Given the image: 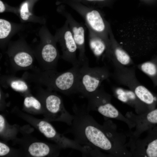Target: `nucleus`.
<instances>
[{
	"mask_svg": "<svg viewBox=\"0 0 157 157\" xmlns=\"http://www.w3.org/2000/svg\"><path fill=\"white\" fill-rule=\"evenodd\" d=\"M72 110L74 118L69 131L78 143L102 150L110 156H132L125 146L124 136L117 132L110 120H106L101 125L89 114L87 108L74 105Z\"/></svg>",
	"mask_w": 157,
	"mask_h": 157,
	"instance_id": "1",
	"label": "nucleus"
},
{
	"mask_svg": "<svg viewBox=\"0 0 157 157\" xmlns=\"http://www.w3.org/2000/svg\"><path fill=\"white\" fill-rule=\"evenodd\" d=\"M118 34V42L132 58L144 56L149 46V27L144 17L134 18L122 23Z\"/></svg>",
	"mask_w": 157,
	"mask_h": 157,
	"instance_id": "2",
	"label": "nucleus"
},
{
	"mask_svg": "<svg viewBox=\"0 0 157 157\" xmlns=\"http://www.w3.org/2000/svg\"><path fill=\"white\" fill-rule=\"evenodd\" d=\"M65 2L82 17L88 30L110 45L109 32L111 27L100 10L88 6L75 0H65Z\"/></svg>",
	"mask_w": 157,
	"mask_h": 157,
	"instance_id": "3",
	"label": "nucleus"
},
{
	"mask_svg": "<svg viewBox=\"0 0 157 157\" xmlns=\"http://www.w3.org/2000/svg\"><path fill=\"white\" fill-rule=\"evenodd\" d=\"M114 68L111 76L116 82L129 88L150 110L154 109L156 98L138 80L135 67L119 66Z\"/></svg>",
	"mask_w": 157,
	"mask_h": 157,
	"instance_id": "4",
	"label": "nucleus"
},
{
	"mask_svg": "<svg viewBox=\"0 0 157 157\" xmlns=\"http://www.w3.org/2000/svg\"><path fill=\"white\" fill-rule=\"evenodd\" d=\"M106 66L90 67L89 63L81 65L77 85V93L86 98L101 87L102 82L111 76Z\"/></svg>",
	"mask_w": 157,
	"mask_h": 157,
	"instance_id": "5",
	"label": "nucleus"
},
{
	"mask_svg": "<svg viewBox=\"0 0 157 157\" xmlns=\"http://www.w3.org/2000/svg\"><path fill=\"white\" fill-rule=\"evenodd\" d=\"M81 65L73 66L70 69L63 72H58L55 69L46 71V82L43 83L49 90L60 92L66 95L77 93V85Z\"/></svg>",
	"mask_w": 157,
	"mask_h": 157,
	"instance_id": "6",
	"label": "nucleus"
},
{
	"mask_svg": "<svg viewBox=\"0 0 157 157\" xmlns=\"http://www.w3.org/2000/svg\"><path fill=\"white\" fill-rule=\"evenodd\" d=\"M87 110L99 112L107 118L114 119L123 121L131 129L134 127L133 122L124 116L112 104L111 97L101 87L89 96Z\"/></svg>",
	"mask_w": 157,
	"mask_h": 157,
	"instance_id": "7",
	"label": "nucleus"
},
{
	"mask_svg": "<svg viewBox=\"0 0 157 157\" xmlns=\"http://www.w3.org/2000/svg\"><path fill=\"white\" fill-rule=\"evenodd\" d=\"M49 90L45 99L47 117L48 120L64 122L69 126L72 124L74 116L65 109L61 97Z\"/></svg>",
	"mask_w": 157,
	"mask_h": 157,
	"instance_id": "8",
	"label": "nucleus"
},
{
	"mask_svg": "<svg viewBox=\"0 0 157 157\" xmlns=\"http://www.w3.org/2000/svg\"><path fill=\"white\" fill-rule=\"evenodd\" d=\"M56 39L59 41L61 46L62 58L73 66L80 65L76 56L77 47L67 21L58 32Z\"/></svg>",
	"mask_w": 157,
	"mask_h": 157,
	"instance_id": "9",
	"label": "nucleus"
},
{
	"mask_svg": "<svg viewBox=\"0 0 157 157\" xmlns=\"http://www.w3.org/2000/svg\"><path fill=\"white\" fill-rule=\"evenodd\" d=\"M148 131L147 136L144 139H131L130 144L133 156L157 157V126Z\"/></svg>",
	"mask_w": 157,
	"mask_h": 157,
	"instance_id": "10",
	"label": "nucleus"
},
{
	"mask_svg": "<svg viewBox=\"0 0 157 157\" xmlns=\"http://www.w3.org/2000/svg\"><path fill=\"white\" fill-rule=\"evenodd\" d=\"M62 13L67 19L69 27L79 51L78 60L80 65L89 63L85 53V28L82 23L76 21L69 13L64 10Z\"/></svg>",
	"mask_w": 157,
	"mask_h": 157,
	"instance_id": "11",
	"label": "nucleus"
},
{
	"mask_svg": "<svg viewBox=\"0 0 157 157\" xmlns=\"http://www.w3.org/2000/svg\"><path fill=\"white\" fill-rule=\"evenodd\" d=\"M126 117L133 122L135 127L131 138L137 139L144 132L149 130L157 124V108L137 115L128 112Z\"/></svg>",
	"mask_w": 157,
	"mask_h": 157,
	"instance_id": "12",
	"label": "nucleus"
},
{
	"mask_svg": "<svg viewBox=\"0 0 157 157\" xmlns=\"http://www.w3.org/2000/svg\"><path fill=\"white\" fill-rule=\"evenodd\" d=\"M109 37L110 46L106 57L111 61L114 67L133 65L134 63L132 58L115 38L111 28Z\"/></svg>",
	"mask_w": 157,
	"mask_h": 157,
	"instance_id": "13",
	"label": "nucleus"
},
{
	"mask_svg": "<svg viewBox=\"0 0 157 157\" xmlns=\"http://www.w3.org/2000/svg\"><path fill=\"white\" fill-rule=\"evenodd\" d=\"M112 91L114 95L118 99L134 108L137 111H144L146 112L150 110L148 106L130 89L113 87Z\"/></svg>",
	"mask_w": 157,
	"mask_h": 157,
	"instance_id": "14",
	"label": "nucleus"
},
{
	"mask_svg": "<svg viewBox=\"0 0 157 157\" xmlns=\"http://www.w3.org/2000/svg\"><path fill=\"white\" fill-rule=\"evenodd\" d=\"M50 40L42 47L41 51L42 63L46 65L47 70L55 69L59 55L55 42Z\"/></svg>",
	"mask_w": 157,
	"mask_h": 157,
	"instance_id": "15",
	"label": "nucleus"
},
{
	"mask_svg": "<svg viewBox=\"0 0 157 157\" xmlns=\"http://www.w3.org/2000/svg\"><path fill=\"white\" fill-rule=\"evenodd\" d=\"M60 149L58 145L51 147L43 142H36L29 145L28 151L31 156L35 157H42L49 155L57 156Z\"/></svg>",
	"mask_w": 157,
	"mask_h": 157,
	"instance_id": "16",
	"label": "nucleus"
},
{
	"mask_svg": "<svg viewBox=\"0 0 157 157\" xmlns=\"http://www.w3.org/2000/svg\"><path fill=\"white\" fill-rule=\"evenodd\" d=\"M88 30L89 46L94 55L97 58H99L104 54L106 56L110 46L91 30Z\"/></svg>",
	"mask_w": 157,
	"mask_h": 157,
	"instance_id": "17",
	"label": "nucleus"
},
{
	"mask_svg": "<svg viewBox=\"0 0 157 157\" xmlns=\"http://www.w3.org/2000/svg\"><path fill=\"white\" fill-rule=\"evenodd\" d=\"M11 62L16 68L25 69L31 67L33 58L28 52L21 51L16 53L12 58Z\"/></svg>",
	"mask_w": 157,
	"mask_h": 157,
	"instance_id": "18",
	"label": "nucleus"
},
{
	"mask_svg": "<svg viewBox=\"0 0 157 157\" xmlns=\"http://www.w3.org/2000/svg\"><path fill=\"white\" fill-rule=\"evenodd\" d=\"M137 68L144 73L156 80L157 77V65L154 62L147 61L138 64Z\"/></svg>",
	"mask_w": 157,
	"mask_h": 157,
	"instance_id": "19",
	"label": "nucleus"
},
{
	"mask_svg": "<svg viewBox=\"0 0 157 157\" xmlns=\"http://www.w3.org/2000/svg\"><path fill=\"white\" fill-rule=\"evenodd\" d=\"M24 108L28 111L38 112L40 111L42 105L40 102L35 97L31 96L26 97L24 101Z\"/></svg>",
	"mask_w": 157,
	"mask_h": 157,
	"instance_id": "20",
	"label": "nucleus"
},
{
	"mask_svg": "<svg viewBox=\"0 0 157 157\" xmlns=\"http://www.w3.org/2000/svg\"><path fill=\"white\" fill-rule=\"evenodd\" d=\"M8 85L15 91L21 92H25L29 90L26 83L21 79L13 78L9 80Z\"/></svg>",
	"mask_w": 157,
	"mask_h": 157,
	"instance_id": "21",
	"label": "nucleus"
},
{
	"mask_svg": "<svg viewBox=\"0 0 157 157\" xmlns=\"http://www.w3.org/2000/svg\"><path fill=\"white\" fill-rule=\"evenodd\" d=\"M11 30V25L8 21L4 19H0V39H2L7 38Z\"/></svg>",
	"mask_w": 157,
	"mask_h": 157,
	"instance_id": "22",
	"label": "nucleus"
},
{
	"mask_svg": "<svg viewBox=\"0 0 157 157\" xmlns=\"http://www.w3.org/2000/svg\"><path fill=\"white\" fill-rule=\"evenodd\" d=\"M10 126L8 125L4 117L0 115V135L3 137L8 138L12 136L11 135L13 130Z\"/></svg>",
	"mask_w": 157,
	"mask_h": 157,
	"instance_id": "23",
	"label": "nucleus"
},
{
	"mask_svg": "<svg viewBox=\"0 0 157 157\" xmlns=\"http://www.w3.org/2000/svg\"><path fill=\"white\" fill-rule=\"evenodd\" d=\"M88 6L98 8L106 6L110 0H75Z\"/></svg>",
	"mask_w": 157,
	"mask_h": 157,
	"instance_id": "24",
	"label": "nucleus"
},
{
	"mask_svg": "<svg viewBox=\"0 0 157 157\" xmlns=\"http://www.w3.org/2000/svg\"><path fill=\"white\" fill-rule=\"evenodd\" d=\"M28 3L25 2L22 5L20 10V16L22 19L24 20L28 19L29 17Z\"/></svg>",
	"mask_w": 157,
	"mask_h": 157,
	"instance_id": "25",
	"label": "nucleus"
},
{
	"mask_svg": "<svg viewBox=\"0 0 157 157\" xmlns=\"http://www.w3.org/2000/svg\"><path fill=\"white\" fill-rule=\"evenodd\" d=\"M10 148L7 145L0 142V156H4L8 154L10 151Z\"/></svg>",
	"mask_w": 157,
	"mask_h": 157,
	"instance_id": "26",
	"label": "nucleus"
},
{
	"mask_svg": "<svg viewBox=\"0 0 157 157\" xmlns=\"http://www.w3.org/2000/svg\"><path fill=\"white\" fill-rule=\"evenodd\" d=\"M6 8L4 4L2 1H0V13L3 12L5 10Z\"/></svg>",
	"mask_w": 157,
	"mask_h": 157,
	"instance_id": "27",
	"label": "nucleus"
}]
</instances>
